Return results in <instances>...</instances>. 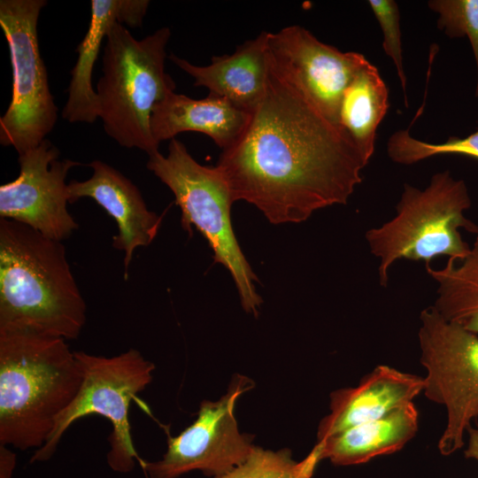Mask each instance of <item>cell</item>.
<instances>
[{
  "label": "cell",
  "instance_id": "cell-24",
  "mask_svg": "<svg viewBox=\"0 0 478 478\" xmlns=\"http://www.w3.org/2000/svg\"><path fill=\"white\" fill-rule=\"evenodd\" d=\"M376 18L383 35L382 48L394 63L404 91L405 104L408 106L406 97V76L403 63V51L400 30V12L397 4L393 0L367 1Z\"/></svg>",
  "mask_w": 478,
  "mask_h": 478
},
{
  "label": "cell",
  "instance_id": "cell-23",
  "mask_svg": "<svg viewBox=\"0 0 478 478\" xmlns=\"http://www.w3.org/2000/svg\"><path fill=\"white\" fill-rule=\"evenodd\" d=\"M437 27L450 38L467 36L476 65L475 96L478 98V0H430Z\"/></svg>",
  "mask_w": 478,
  "mask_h": 478
},
{
  "label": "cell",
  "instance_id": "cell-9",
  "mask_svg": "<svg viewBox=\"0 0 478 478\" xmlns=\"http://www.w3.org/2000/svg\"><path fill=\"white\" fill-rule=\"evenodd\" d=\"M420 320L423 392L446 409L438 449L447 456L464 446L465 433L478 418V335L447 321L433 306L420 312Z\"/></svg>",
  "mask_w": 478,
  "mask_h": 478
},
{
  "label": "cell",
  "instance_id": "cell-19",
  "mask_svg": "<svg viewBox=\"0 0 478 478\" xmlns=\"http://www.w3.org/2000/svg\"><path fill=\"white\" fill-rule=\"evenodd\" d=\"M389 108V89L376 66L368 62L344 90L338 113L339 126L367 163L375 150L377 128Z\"/></svg>",
  "mask_w": 478,
  "mask_h": 478
},
{
  "label": "cell",
  "instance_id": "cell-15",
  "mask_svg": "<svg viewBox=\"0 0 478 478\" xmlns=\"http://www.w3.org/2000/svg\"><path fill=\"white\" fill-rule=\"evenodd\" d=\"M269 32L238 45L232 54L214 56L208 66H196L174 54L170 60L194 79V86L224 97L251 112L263 99L269 75Z\"/></svg>",
  "mask_w": 478,
  "mask_h": 478
},
{
  "label": "cell",
  "instance_id": "cell-11",
  "mask_svg": "<svg viewBox=\"0 0 478 478\" xmlns=\"http://www.w3.org/2000/svg\"><path fill=\"white\" fill-rule=\"evenodd\" d=\"M271 67L304 94L332 122L338 123L343 94L369 61L358 52H343L298 25L269 32Z\"/></svg>",
  "mask_w": 478,
  "mask_h": 478
},
{
  "label": "cell",
  "instance_id": "cell-7",
  "mask_svg": "<svg viewBox=\"0 0 478 478\" xmlns=\"http://www.w3.org/2000/svg\"><path fill=\"white\" fill-rule=\"evenodd\" d=\"M82 373V382L73 402L58 416L54 428L30 463L49 460L70 426L90 414L106 418L112 424L107 463L115 472L129 473L135 461L143 466L131 435L128 410L131 401L152 381L155 366L135 349L113 357L74 351Z\"/></svg>",
  "mask_w": 478,
  "mask_h": 478
},
{
  "label": "cell",
  "instance_id": "cell-22",
  "mask_svg": "<svg viewBox=\"0 0 478 478\" xmlns=\"http://www.w3.org/2000/svg\"><path fill=\"white\" fill-rule=\"evenodd\" d=\"M387 153L397 164L412 165L437 155H463L478 159V130L465 137L450 136L432 143L412 137L407 129L394 132L387 142Z\"/></svg>",
  "mask_w": 478,
  "mask_h": 478
},
{
  "label": "cell",
  "instance_id": "cell-13",
  "mask_svg": "<svg viewBox=\"0 0 478 478\" xmlns=\"http://www.w3.org/2000/svg\"><path fill=\"white\" fill-rule=\"evenodd\" d=\"M89 166L93 170L90 178L68 183L69 203L92 198L115 220L118 235L112 246L124 252V278L127 280L135 250L151 243L162 217L148 209L138 188L118 170L98 159Z\"/></svg>",
  "mask_w": 478,
  "mask_h": 478
},
{
  "label": "cell",
  "instance_id": "cell-1",
  "mask_svg": "<svg viewBox=\"0 0 478 478\" xmlns=\"http://www.w3.org/2000/svg\"><path fill=\"white\" fill-rule=\"evenodd\" d=\"M269 66L263 99L217 166L235 202L255 205L273 224L299 223L347 204L368 163L339 125Z\"/></svg>",
  "mask_w": 478,
  "mask_h": 478
},
{
  "label": "cell",
  "instance_id": "cell-6",
  "mask_svg": "<svg viewBox=\"0 0 478 478\" xmlns=\"http://www.w3.org/2000/svg\"><path fill=\"white\" fill-rule=\"evenodd\" d=\"M146 166L173 192L183 229L191 233L194 226L204 235L215 262L232 275L243 308L257 316L262 303L255 288L258 278L235 235L230 214L235 201L221 171L199 164L175 138L166 157L157 151L149 156Z\"/></svg>",
  "mask_w": 478,
  "mask_h": 478
},
{
  "label": "cell",
  "instance_id": "cell-2",
  "mask_svg": "<svg viewBox=\"0 0 478 478\" xmlns=\"http://www.w3.org/2000/svg\"><path fill=\"white\" fill-rule=\"evenodd\" d=\"M86 310L62 242L0 219V334L73 340Z\"/></svg>",
  "mask_w": 478,
  "mask_h": 478
},
{
  "label": "cell",
  "instance_id": "cell-3",
  "mask_svg": "<svg viewBox=\"0 0 478 478\" xmlns=\"http://www.w3.org/2000/svg\"><path fill=\"white\" fill-rule=\"evenodd\" d=\"M81 382L66 340L0 334V443L20 451L43 446Z\"/></svg>",
  "mask_w": 478,
  "mask_h": 478
},
{
  "label": "cell",
  "instance_id": "cell-10",
  "mask_svg": "<svg viewBox=\"0 0 478 478\" xmlns=\"http://www.w3.org/2000/svg\"><path fill=\"white\" fill-rule=\"evenodd\" d=\"M252 387V380L235 374L219 400L203 401L195 421L178 436H168L162 459L143 462L150 478H178L194 470L215 478L243 463L255 445L251 436L240 433L234 409Z\"/></svg>",
  "mask_w": 478,
  "mask_h": 478
},
{
  "label": "cell",
  "instance_id": "cell-12",
  "mask_svg": "<svg viewBox=\"0 0 478 478\" xmlns=\"http://www.w3.org/2000/svg\"><path fill=\"white\" fill-rule=\"evenodd\" d=\"M58 149L48 139L19 155V174L0 187V219L29 226L42 235L62 242L78 228L67 210L66 178L81 163L59 159Z\"/></svg>",
  "mask_w": 478,
  "mask_h": 478
},
{
  "label": "cell",
  "instance_id": "cell-14",
  "mask_svg": "<svg viewBox=\"0 0 478 478\" xmlns=\"http://www.w3.org/2000/svg\"><path fill=\"white\" fill-rule=\"evenodd\" d=\"M424 385V378L419 375L389 366H376L356 387L330 394V412L319 424L317 442L412 402Z\"/></svg>",
  "mask_w": 478,
  "mask_h": 478
},
{
  "label": "cell",
  "instance_id": "cell-8",
  "mask_svg": "<svg viewBox=\"0 0 478 478\" xmlns=\"http://www.w3.org/2000/svg\"><path fill=\"white\" fill-rule=\"evenodd\" d=\"M45 0H1L0 27L10 50L12 94L0 118V143L19 155L37 147L58 119L37 34Z\"/></svg>",
  "mask_w": 478,
  "mask_h": 478
},
{
  "label": "cell",
  "instance_id": "cell-25",
  "mask_svg": "<svg viewBox=\"0 0 478 478\" xmlns=\"http://www.w3.org/2000/svg\"><path fill=\"white\" fill-rule=\"evenodd\" d=\"M16 466V454L0 443V478H12Z\"/></svg>",
  "mask_w": 478,
  "mask_h": 478
},
{
  "label": "cell",
  "instance_id": "cell-21",
  "mask_svg": "<svg viewBox=\"0 0 478 478\" xmlns=\"http://www.w3.org/2000/svg\"><path fill=\"white\" fill-rule=\"evenodd\" d=\"M320 461L314 447L304 459L296 461L289 449L272 451L255 446L243 463L215 478H312Z\"/></svg>",
  "mask_w": 478,
  "mask_h": 478
},
{
  "label": "cell",
  "instance_id": "cell-16",
  "mask_svg": "<svg viewBox=\"0 0 478 478\" xmlns=\"http://www.w3.org/2000/svg\"><path fill=\"white\" fill-rule=\"evenodd\" d=\"M147 0H91L89 29L76 48L77 61L71 72L67 100L62 118L71 123H93L98 116V102L92 87V71L104 39L116 23L141 27Z\"/></svg>",
  "mask_w": 478,
  "mask_h": 478
},
{
  "label": "cell",
  "instance_id": "cell-20",
  "mask_svg": "<svg viewBox=\"0 0 478 478\" xmlns=\"http://www.w3.org/2000/svg\"><path fill=\"white\" fill-rule=\"evenodd\" d=\"M426 270L437 283L432 306L447 321L478 335V235L466 257Z\"/></svg>",
  "mask_w": 478,
  "mask_h": 478
},
{
  "label": "cell",
  "instance_id": "cell-5",
  "mask_svg": "<svg viewBox=\"0 0 478 478\" xmlns=\"http://www.w3.org/2000/svg\"><path fill=\"white\" fill-rule=\"evenodd\" d=\"M472 204L467 186L449 171L435 173L424 189L404 185L396 215L366 233L370 252L379 259L381 286L389 282L391 266L399 259L423 261L434 258H463L470 245L461 229L478 235V226L466 218Z\"/></svg>",
  "mask_w": 478,
  "mask_h": 478
},
{
  "label": "cell",
  "instance_id": "cell-18",
  "mask_svg": "<svg viewBox=\"0 0 478 478\" xmlns=\"http://www.w3.org/2000/svg\"><path fill=\"white\" fill-rule=\"evenodd\" d=\"M419 412L412 402L317 442L320 459L351 466L400 451L416 435Z\"/></svg>",
  "mask_w": 478,
  "mask_h": 478
},
{
  "label": "cell",
  "instance_id": "cell-26",
  "mask_svg": "<svg viewBox=\"0 0 478 478\" xmlns=\"http://www.w3.org/2000/svg\"><path fill=\"white\" fill-rule=\"evenodd\" d=\"M466 433L468 442L465 450V457L478 462V427L470 426Z\"/></svg>",
  "mask_w": 478,
  "mask_h": 478
},
{
  "label": "cell",
  "instance_id": "cell-17",
  "mask_svg": "<svg viewBox=\"0 0 478 478\" xmlns=\"http://www.w3.org/2000/svg\"><path fill=\"white\" fill-rule=\"evenodd\" d=\"M250 118L251 113L224 97L209 93L193 99L173 91L154 106L150 130L158 144L180 133H203L223 150L241 136Z\"/></svg>",
  "mask_w": 478,
  "mask_h": 478
},
{
  "label": "cell",
  "instance_id": "cell-4",
  "mask_svg": "<svg viewBox=\"0 0 478 478\" xmlns=\"http://www.w3.org/2000/svg\"><path fill=\"white\" fill-rule=\"evenodd\" d=\"M170 36L164 27L137 40L122 24H114L105 39L103 75L96 86L105 133L120 146L149 156L159 146L150 130L153 108L175 89L165 71Z\"/></svg>",
  "mask_w": 478,
  "mask_h": 478
}]
</instances>
